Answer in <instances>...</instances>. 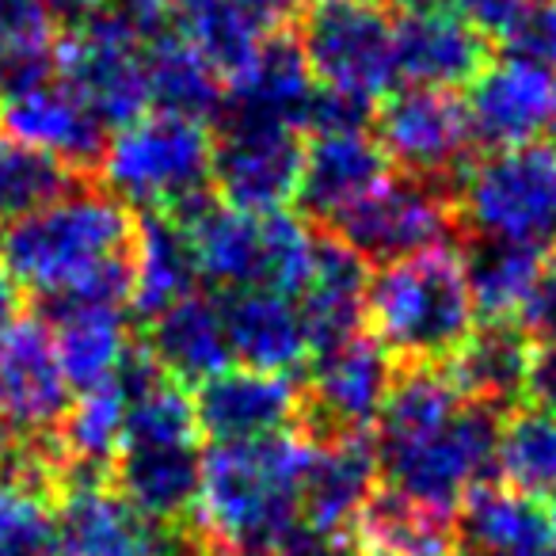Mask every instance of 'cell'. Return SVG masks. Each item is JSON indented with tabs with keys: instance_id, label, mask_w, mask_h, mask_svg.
Instances as JSON below:
<instances>
[{
	"instance_id": "25",
	"label": "cell",
	"mask_w": 556,
	"mask_h": 556,
	"mask_svg": "<svg viewBox=\"0 0 556 556\" xmlns=\"http://www.w3.org/2000/svg\"><path fill=\"white\" fill-rule=\"evenodd\" d=\"M454 533L462 556H530L556 541L545 503L492 484L477 488L462 503Z\"/></svg>"
},
{
	"instance_id": "34",
	"label": "cell",
	"mask_w": 556,
	"mask_h": 556,
	"mask_svg": "<svg viewBox=\"0 0 556 556\" xmlns=\"http://www.w3.org/2000/svg\"><path fill=\"white\" fill-rule=\"evenodd\" d=\"M495 472L507 488L530 495V500H553L556 495V412L538 404L518 408L503 419L500 450H495Z\"/></svg>"
},
{
	"instance_id": "22",
	"label": "cell",
	"mask_w": 556,
	"mask_h": 556,
	"mask_svg": "<svg viewBox=\"0 0 556 556\" xmlns=\"http://www.w3.org/2000/svg\"><path fill=\"white\" fill-rule=\"evenodd\" d=\"M366 287L370 270L332 232L317 229V260L305 290L298 294V313L309 332L313 355L366 332Z\"/></svg>"
},
{
	"instance_id": "38",
	"label": "cell",
	"mask_w": 556,
	"mask_h": 556,
	"mask_svg": "<svg viewBox=\"0 0 556 556\" xmlns=\"http://www.w3.org/2000/svg\"><path fill=\"white\" fill-rule=\"evenodd\" d=\"M62 20L47 0H0V58L54 47Z\"/></svg>"
},
{
	"instance_id": "24",
	"label": "cell",
	"mask_w": 556,
	"mask_h": 556,
	"mask_svg": "<svg viewBox=\"0 0 556 556\" xmlns=\"http://www.w3.org/2000/svg\"><path fill=\"white\" fill-rule=\"evenodd\" d=\"M141 343L164 370V378H172L184 389L217 378L232 363L222 302L199 294V290L176 302L172 309H164L156 320H149Z\"/></svg>"
},
{
	"instance_id": "36",
	"label": "cell",
	"mask_w": 556,
	"mask_h": 556,
	"mask_svg": "<svg viewBox=\"0 0 556 556\" xmlns=\"http://www.w3.org/2000/svg\"><path fill=\"white\" fill-rule=\"evenodd\" d=\"M199 442L194 401L172 378H153L149 386L134 389L126 404L123 446H191Z\"/></svg>"
},
{
	"instance_id": "2",
	"label": "cell",
	"mask_w": 556,
	"mask_h": 556,
	"mask_svg": "<svg viewBox=\"0 0 556 556\" xmlns=\"http://www.w3.org/2000/svg\"><path fill=\"white\" fill-rule=\"evenodd\" d=\"M313 442L298 431L210 446L194 503V541L210 556H278L302 522Z\"/></svg>"
},
{
	"instance_id": "13",
	"label": "cell",
	"mask_w": 556,
	"mask_h": 556,
	"mask_svg": "<svg viewBox=\"0 0 556 556\" xmlns=\"http://www.w3.org/2000/svg\"><path fill=\"white\" fill-rule=\"evenodd\" d=\"M194 533L141 518L108 477H77L58 500V556H199Z\"/></svg>"
},
{
	"instance_id": "14",
	"label": "cell",
	"mask_w": 556,
	"mask_h": 556,
	"mask_svg": "<svg viewBox=\"0 0 556 556\" xmlns=\"http://www.w3.org/2000/svg\"><path fill=\"white\" fill-rule=\"evenodd\" d=\"M73 408V386L58 363L54 336L39 317L0 332V431L12 439H58Z\"/></svg>"
},
{
	"instance_id": "20",
	"label": "cell",
	"mask_w": 556,
	"mask_h": 556,
	"mask_svg": "<svg viewBox=\"0 0 556 556\" xmlns=\"http://www.w3.org/2000/svg\"><path fill=\"white\" fill-rule=\"evenodd\" d=\"M378 477L374 434L313 442L309 472L302 484V522L328 538L355 541V522L378 492Z\"/></svg>"
},
{
	"instance_id": "3",
	"label": "cell",
	"mask_w": 556,
	"mask_h": 556,
	"mask_svg": "<svg viewBox=\"0 0 556 556\" xmlns=\"http://www.w3.org/2000/svg\"><path fill=\"white\" fill-rule=\"evenodd\" d=\"M477 328L462 255L450 248L386 263L366 287V332L393 363L439 366Z\"/></svg>"
},
{
	"instance_id": "48",
	"label": "cell",
	"mask_w": 556,
	"mask_h": 556,
	"mask_svg": "<svg viewBox=\"0 0 556 556\" xmlns=\"http://www.w3.org/2000/svg\"><path fill=\"white\" fill-rule=\"evenodd\" d=\"M313 4H340V0H313Z\"/></svg>"
},
{
	"instance_id": "39",
	"label": "cell",
	"mask_w": 556,
	"mask_h": 556,
	"mask_svg": "<svg viewBox=\"0 0 556 556\" xmlns=\"http://www.w3.org/2000/svg\"><path fill=\"white\" fill-rule=\"evenodd\" d=\"M533 0H454V12L488 42V47H507L522 27Z\"/></svg>"
},
{
	"instance_id": "37",
	"label": "cell",
	"mask_w": 556,
	"mask_h": 556,
	"mask_svg": "<svg viewBox=\"0 0 556 556\" xmlns=\"http://www.w3.org/2000/svg\"><path fill=\"white\" fill-rule=\"evenodd\" d=\"M0 556H58V500L0 472Z\"/></svg>"
},
{
	"instance_id": "11",
	"label": "cell",
	"mask_w": 556,
	"mask_h": 556,
	"mask_svg": "<svg viewBox=\"0 0 556 556\" xmlns=\"http://www.w3.org/2000/svg\"><path fill=\"white\" fill-rule=\"evenodd\" d=\"M396 381V363L370 332L328 348L309 358V378L302 381V416L298 434L309 442L355 439L378 427L386 396Z\"/></svg>"
},
{
	"instance_id": "6",
	"label": "cell",
	"mask_w": 556,
	"mask_h": 556,
	"mask_svg": "<svg viewBox=\"0 0 556 556\" xmlns=\"http://www.w3.org/2000/svg\"><path fill=\"white\" fill-rule=\"evenodd\" d=\"M457 222L484 240L556 244V146L492 149L454 184Z\"/></svg>"
},
{
	"instance_id": "29",
	"label": "cell",
	"mask_w": 556,
	"mask_h": 556,
	"mask_svg": "<svg viewBox=\"0 0 556 556\" xmlns=\"http://www.w3.org/2000/svg\"><path fill=\"white\" fill-rule=\"evenodd\" d=\"M530 363L533 348L522 325H480L442 370L465 401L500 408L526 393Z\"/></svg>"
},
{
	"instance_id": "21",
	"label": "cell",
	"mask_w": 556,
	"mask_h": 556,
	"mask_svg": "<svg viewBox=\"0 0 556 556\" xmlns=\"http://www.w3.org/2000/svg\"><path fill=\"white\" fill-rule=\"evenodd\" d=\"M111 488L156 526L184 530L202 488V450L191 446H123L108 472Z\"/></svg>"
},
{
	"instance_id": "12",
	"label": "cell",
	"mask_w": 556,
	"mask_h": 556,
	"mask_svg": "<svg viewBox=\"0 0 556 556\" xmlns=\"http://www.w3.org/2000/svg\"><path fill=\"white\" fill-rule=\"evenodd\" d=\"M374 141L404 176L457 184L477 149L465 100L434 88H404L381 100L374 115Z\"/></svg>"
},
{
	"instance_id": "26",
	"label": "cell",
	"mask_w": 556,
	"mask_h": 556,
	"mask_svg": "<svg viewBox=\"0 0 556 556\" xmlns=\"http://www.w3.org/2000/svg\"><path fill=\"white\" fill-rule=\"evenodd\" d=\"M313 92H317V85H313L305 54L294 39V27H278V31L263 35L260 54L240 73V80L229 85L225 111L278 118V123H290L302 130V115L309 108Z\"/></svg>"
},
{
	"instance_id": "49",
	"label": "cell",
	"mask_w": 556,
	"mask_h": 556,
	"mask_svg": "<svg viewBox=\"0 0 556 556\" xmlns=\"http://www.w3.org/2000/svg\"><path fill=\"white\" fill-rule=\"evenodd\" d=\"M366 556H381V553H366Z\"/></svg>"
},
{
	"instance_id": "5",
	"label": "cell",
	"mask_w": 556,
	"mask_h": 556,
	"mask_svg": "<svg viewBox=\"0 0 556 556\" xmlns=\"http://www.w3.org/2000/svg\"><path fill=\"white\" fill-rule=\"evenodd\" d=\"M500 408L465 401L446 424L401 442H374L386 488L434 515L454 518L495 472Z\"/></svg>"
},
{
	"instance_id": "44",
	"label": "cell",
	"mask_w": 556,
	"mask_h": 556,
	"mask_svg": "<svg viewBox=\"0 0 556 556\" xmlns=\"http://www.w3.org/2000/svg\"><path fill=\"white\" fill-rule=\"evenodd\" d=\"M50 9H54V16L62 20H70V24H80V20H88L92 12H100L103 9V0H47Z\"/></svg>"
},
{
	"instance_id": "35",
	"label": "cell",
	"mask_w": 556,
	"mask_h": 556,
	"mask_svg": "<svg viewBox=\"0 0 556 556\" xmlns=\"http://www.w3.org/2000/svg\"><path fill=\"white\" fill-rule=\"evenodd\" d=\"M77 184H85V176L70 172L62 161L12 138H0V225L4 229L47 210Z\"/></svg>"
},
{
	"instance_id": "45",
	"label": "cell",
	"mask_w": 556,
	"mask_h": 556,
	"mask_svg": "<svg viewBox=\"0 0 556 556\" xmlns=\"http://www.w3.org/2000/svg\"><path fill=\"white\" fill-rule=\"evenodd\" d=\"M389 9H396L404 16V12H424V9H439L442 0H386Z\"/></svg>"
},
{
	"instance_id": "4",
	"label": "cell",
	"mask_w": 556,
	"mask_h": 556,
	"mask_svg": "<svg viewBox=\"0 0 556 556\" xmlns=\"http://www.w3.org/2000/svg\"><path fill=\"white\" fill-rule=\"evenodd\" d=\"M214 130L194 118L149 111L108 138L96 176L134 214H164L172 222L214 199Z\"/></svg>"
},
{
	"instance_id": "31",
	"label": "cell",
	"mask_w": 556,
	"mask_h": 556,
	"mask_svg": "<svg viewBox=\"0 0 556 556\" xmlns=\"http://www.w3.org/2000/svg\"><path fill=\"white\" fill-rule=\"evenodd\" d=\"M172 35L184 39L229 88L260 54L267 27L248 16L237 0H172Z\"/></svg>"
},
{
	"instance_id": "33",
	"label": "cell",
	"mask_w": 556,
	"mask_h": 556,
	"mask_svg": "<svg viewBox=\"0 0 556 556\" xmlns=\"http://www.w3.org/2000/svg\"><path fill=\"white\" fill-rule=\"evenodd\" d=\"M355 545L381 556H454L457 533L454 518L378 488L355 522Z\"/></svg>"
},
{
	"instance_id": "8",
	"label": "cell",
	"mask_w": 556,
	"mask_h": 556,
	"mask_svg": "<svg viewBox=\"0 0 556 556\" xmlns=\"http://www.w3.org/2000/svg\"><path fill=\"white\" fill-rule=\"evenodd\" d=\"M457 229L454 187L389 172L363 202L343 210L325 232L351 248L363 263H401L446 248Z\"/></svg>"
},
{
	"instance_id": "42",
	"label": "cell",
	"mask_w": 556,
	"mask_h": 556,
	"mask_svg": "<svg viewBox=\"0 0 556 556\" xmlns=\"http://www.w3.org/2000/svg\"><path fill=\"white\" fill-rule=\"evenodd\" d=\"M237 4L252 20H260L267 31H278V27H294L298 16H302V0H237Z\"/></svg>"
},
{
	"instance_id": "17",
	"label": "cell",
	"mask_w": 556,
	"mask_h": 556,
	"mask_svg": "<svg viewBox=\"0 0 556 556\" xmlns=\"http://www.w3.org/2000/svg\"><path fill=\"white\" fill-rule=\"evenodd\" d=\"M0 138H12L27 149L62 161L70 172L92 179L100 172L108 130L100 118L62 85V77L47 88L0 100Z\"/></svg>"
},
{
	"instance_id": "19",
	"label": "cell",
	"mask_w": 556,
	"mask_h": 556,
	"mask_svg": "<svg viewBox=\"0 0 556 556\" xmlns=\"http://www.w3.org/2000/svg\"><path fill=\"white\" fill-rule=\"evenodd\" d=\"M389 176V156L370 130L320 134L305 138V168L298 187V206L309 225L328 229L343 210L363 202Z\"/></svg>"
},
{
	"instance_id": "9",
	"label": "cell",
	"mask_w": 556,
	"mask_h": 556,
	"mask_svg": "<svg viewBox=\"0 0 556 556\" xmlns=\"http://www.w3.org/2000/svg\"><path fill=\"white\" fill-rule=\"evenodd\" d=\"M62 85L100 118L103 130H123L149 115L146 42L103 4L58 35Z\"/></svg>"
},
{
	"instance_id": "43",
	"label": "cell",
	"mask_w": 556,
	"mask_h": 556,
	"mask_svg": "<svg viewBox=\"0 0 556 556\" xmlns=\"http://www.w3.org/2000/svg\"><path fill=\"white\" fill-rule=\"evenodd\" d=\"M16 320H24V290L0 263V332H9Z\"/></svg>"
},
{
	"instance_id": "16",
	"label": "cell",
	"mask_w": 556,
	"mask_h": 556,
	"mask_svg": "<svg viewBox=\"0 0 556 556\" xmlns=\"http://www.w3.org/2000/svg\"><path fill=\"white\" fill-rule=\"evenodd\" d=\"M194 424L214 446L260 442L298 431L302 389L294 378L260 370H225L194 389Z\"/></svg>"
},
{
	"instance_id": "1",
	"label": "cell",
	"mask_w": 556,
	"mask_h": 556,
	"mask_svg": "<svg viewBox=\"0 0 556 556\" xmlns=\"http://www.w3.org/2000/svg\"><path fill=\"white\" fill-rule=\"evenodd\" d=\"M138 214L85 179L47 210L0 232V260L24 294L47 305L126 309L134 294Z\"/></svg>"
},
{
	"instance_id": "50",
	"label": "cell",
	"mask_w": 556,
	"mask_h": 556,
	"mask_svg": "<svg viewBox=\"0 0 556 556\" xmlns=\"http://www.w3.org/2000/svg\"><path fill=\"white\" fill-rule=\"evenodd\" d=\"M199 556H210V553H199Z\"/></svg>"
},
{
	"instance_id": "10",
	"label": "cell",
	"mask_w": 556,
	"mask_h": 556,
	"mask_svg": "<svg viewBox=\"0 0 556 556\" xmlns=\"http://www.w3.org/2000/svg\"><path fill=\"white\" fill-rule=\"evenodd\" d=\"M305 134L278 118L225 111L214 123V194L244 214H278L298 199Z\"/></svg>"
},
{
	"instance_id": "30",
	"label": "cell",
	"mask_w": 556,
	"mask_h": 556,
	"mask_svg": "<svg viewBox=\"0 0 556 556\" xmlns=\"http://www.w3.org/2000/svg\"><path fill=\"white\" fill-rule=\"evenodd\" d=\"M194 282H199V270H194V255L184 229L164 214H138L130 309L141 320V328L176 302L191 298Z\"/></svg>"
},
{
	"instance_id": "27",
	"label": "cell",
	"mask_w": 556,
	"mask_h": 556,
	"mask_svg": "<svg viewBox=\"0 0 556 556\" xmlns=\"http://www.w3.org/2000/svg\"><path fill=\"white\" fill-rule=\"evenodd\" d=\"M126 309H103V305H47L39 320L54 336L58 363L70 378L73 393L111 381L130 351V328Z\"/></svg>"
},
{
	"instance_id": "18",
	"label": "cell",
	"mask_w": 556,
	"mask_h": 556,
	"mask_svg": "<svg viewBox=\"0 0 556 556\" xmlns=\"http://www.w3.org/2000/svg\"><path fill=\"white\" fill-rule=\"evenodd\" d=\"M488 62V42L446 4L396 20V77L408 88L454 92L472 85Z\"/></svg>"
},
{
	"instance_id": "47",
	"label": "cell",
	"mask_w": 556,
	"mask_h": 556,
	"mask_svg": "<svg viewBox=\"0 0 556 556\" xmlns=\"http://www.w3.org/2000/svg\"><path fill=\"white\" fill-rule=\"evenodd\" d=\"M530 556H556V541L548 548H541V553H530Z\"/></svg>"
},
{
	"instance_id": "41",
	"label": "cell",
	"mask_w": 556,
	"mask_h": 556,
	"mask_svg": "<svg viewBox=\"0 0 556 556\" xmlns=\"http://www.w3.org/2000/svg\"><path fill=\"white\" fill-rule=\"evenodd\" d=\"M522 328L526 332L533 328V332H545V336L556 332V248L545 255V270H541L538 294H533Z\"/></svg>"
},
{
	"instance_id": "32",
	"label": "cell",
	"mask_w": 556,
	"mask_h": 556,
	"mask_svg": "<svg viewBox=\"0 0 556 556\" xmlns=\"http://www.w3.org/2000/svg\"><path fill=\"white\" fill-rule=\"evenodd\" d=\"M146 77L149 103L164 115L214 126L225 111V100H229L225 80L172 31L146 47Z\"/></svg>"
},
{
	"instance_id": "15",
	"label": "cell",
	"mask_w": 556,
	"mask_h": 556,
	"mask_svg": "<svg viewBox=\"0 0 556 556\" xmlns=\"http://www.w3.org/2000/svg\"><path fill=\"white\" fill-rule=\"evenodd\" d=\"M469 123L492 149L548 146L556 138V70L530 58L503 54L469 85Z\"/></svg>"
},
{
	"instance_id": "28",
	"label": "cell",
	"mask_w": 556,
	"mask_h": 556,
	"mask_svg": "<svg viewBox=\"0 0 556 556\" xmlns=\"http://www.w3.org/2000/svg\"><path fill=\"white\" fill-rule=\"evenodd\" d=\"M545 255L548 252H541V248L510 244V240H472L462 252V267L477 320H484V325H522L533 294H538Z\"/></svg>"
},
{
	"instance_id": "7",
	"label": "cell",
	"mask_w": 556,
	"mask_h": 556,
	"mask_svg": "<svg viewBox=\"0 0 556 556\" xmlns=\"http://www.w3.org/2000/svg\"><path fill=\"white\" fill-rule=\"evenodd\" d=\"M294 39L317 88L374 108L393 96L396 20L374 0L313 4L294 24Z\"/></svg>"
},
{
	"instance_id": "40",
	"label": "cell",
	"mask_w": 556,
	"mask_h": 556,
	"mask_svg": "<svg viewBox=\"0 0 556 556\" xmlns=\"http://www.w3.org/2000/svg\"><path fill=\"white\" fill-rule=\"evenodd\" d=\"M526 396H530L538 408L556 412V332L545 336V343H541V348H533Z\"/></svg>"
},
{
	"instance_id": "23",
	"label": "cell",
	"mask_w": 556,
	"mask_h": 556,
	"mask_svg": "<svg viewBox=\"0 0 556 556\" xmlns=\"http://www.w3.org/2000/svg\"><path fill=\"white\" fill-rule=\"evenodd\" d=\"M225 332H229L232 358L244 363V370L282 374L294 378L313 358L309 332L302 325L298 302L270 290H240L222 298Z\"/></svg>"
},
{
	"instance_id": "46",
	"label": "cell",
	"mask_w": 556,
	"mask_h": 556,
	"mask_svg": "<svg viewBox=\"0 0 556 556\" xmlns=\"http://www.w3.org/2000/svg\"><path fill=\"white\" fill-rule=\"evenodd\" d=\"M545 507H548V518H553V533H556V495H553V500L545 503Z\"/></svg>"
}]
</instances>
